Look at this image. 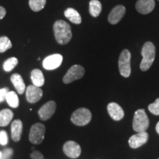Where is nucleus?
Returning a JSON list of instances; mask_svg holds the SVG:
<instances>
[{"label": "nucleus", "instance_id": "20e7f679", "mask_svg": "<svg viewBox=\"0 0 159 159\" xmlns=\"http://www.w3.org/2000/svg\"><path fill=\"white\" fill-rule=\"evenodd\" d=\"M91 117L92 115L88 108H80L73 113L71 116V121L77 126H85L91 122Z\"/></svg>", "mask_w": 159, "mask_h": 159}, {"label": "nucleus", "instance_id": "423d86ee", "mask_svg": "<svg viewBox=\"0 0 159 159\" xmlns=\"http://www.w3.org/2000/svg\"><path fill=\"white\" fill-rule=\"evenodd\" d=\"M46 127L41 123H35L31 127L29 134V139L31 143L39 144L43 142L44 139Z\"/></svg>", "mask_w": 159, "mask_h": 159}, {"label": "nucleus", "instance_id": "72a5a7b5", "mask_svg": "<svg viewBox=\"0 0 159 159\" xmlns=\"http://www.w3.org/2000/svg\"><path fill=\"white\" fill-rule=\"evenodd\" d=\"M158 159H159V158H158Z\"/></svg>", "mask_w": 159, "mask_h": 159}, {"label": "nucleus", "instance_id": "bb28decb", "mask_svg": "<svg viewBox=\"0 0 159 159\" xmlns=\"http://www.w3.org/2000/svg\"><path fill=\"white\" fill-rule=\"evenodd\" d=\"M13 149L6 148L2 152V157L0 159H11L12 156H13Z\"/></svg>", "mask_w": 159, "mask_h": 159}, {"label": "nucleus", "instance_id": "9b49d317", "mask_svg": "<svg viewBox=\"0 0 159 159\" xmlns=\"http://www.w3.org/2000/svg\"><path fill=\"white\" fill-rule=\"evenodd\" d=\"M149 135L146 131L144 132L137 133L136 134L133 135L129 139V145L131 148L136 149L140 148L141 146L146 144L148 141Z\"/></svg>", "mask_w": 159, "mask_h": 159}, {"label": "nucleus", "instance_id": "5701e85b", "mask_svg": "<svg viewBox=\"0 0 159 159\" xmlns=\"http://www.w3.org/2000/svg\"><path fill=\"white\" fill-rule=\"evenodd\" d=\"M46 2L47 0H30L29 5L33 11L39 12L43 9Z\"/></svg>", "mask_w": 159, "mask_h": 159}, {"label": "nucleus", "instance_id": "7ed1b4c3", "mask_svg": "<svg viewBox=\"0 0 159 159\" xmlns=\"http://www.w3.org/2000/svg\"><path fill=\"white\" fill-rule=\"evenodd\" d=\"M149 124V119L148 115L144 109H139L134 114L133 119V128L137 133L144 132L148 130Z\"/></svg>", "mask_w": 159, "mask_h": 159}, {"label": "nucleus", "instance_id": "4468645a", "mask_svg": "<svg viewBox=\"0 0 159 159\" xmlns=\"http://www.w3.org/2000/svg\"><path fill=\"white\" fill-rule=\"evenodd\" d=\"M108 112L110 116L115 121H119L124 118L125 112L119 104L116 102H111L108 105Z\"/></svg>", "mask_w": 159, "mask_h": 159}, {"label": "nucleus", "instance_id": "412c9836", "mask_svg": "<svg viewBox=\"0 0 159 159\" xmlns=\"http://www.w3.org/2000/svg\"><path fill=\"white\" fill-rule=\"evenodd\" d=\"M102 11V4L98 0H91L89 2V13L93 17H97Z\"/></svg>", "mask_w": 159, "mask_h": 159}, {"label": "nucleus", "instance_id": "2eb2a0df", "mask_svg": "<svg viewBox=\"0 0 159 159\" xmlns=\"http://www.w3.org/2000/svg\"><path fill=\"white\" fill-rule=\"evenodd\" d=\"M154 0H138L136 4V8L142 14H148L155 8Z\"/></svg>", "mask_w": 159, "mask_h": 159}, {"label": "nucleus", "instance_id": "f03ea898", "mask_svg": "<svg viewBox=\"0 0 159 159\" xmlns=\"http://www.w3.org/2000/svg\"><path fill=\"white\" fill-rule=\"evenodd\" d=\"M142 55L143 59L141 62L140 69L143 71H148L153 63L156 57V47L153 43L150 41L145 43L142 49Z\"/></svg>", "mask_w": 159, "mask_h": 159}, {"label": "nucleus", "instance_id": "6ab92c4d", "mask_svg": "<svg viewBox=\"0 0 159 159\" xmlns=\"http://www.w3.org/2000/svg\"><path fill=\"white\" fill-rule=\"evenodd\" d=\"M31 80L33 85L37 87H41L44 84V76L40 69H35L31 71Z\"/></svg>", "mask_w": 159, "mask_h": 159}, {"label": "nucleus", "instance_id": "1a4fd4ad", "mask_svg": "<svg viewBox=\"0 0 159 159\" xmlns=\"http://www.w3.org/2000/svg\"><path fill=\"white\" fill-rule=\"evenodd\" d=\"M63 150L67 156L71 158H77L81 154L80 146L74 141H68L63 144Z\"/></svg>", "mask_w": 159, "mask_h": 159}, {"label": "nucleus", "instance_id": "39448f33", "mask_svg": "<svg viewBox=\"0 0 159 159\" xmlns=\"http://www.w3.org/2000/svg\"><path fill=\"white\" fill-rule=\"evenodd\" d=\"M131 54L128 49H124L121 52L119 58V69L121 75L124 77H130L131 74L130 67Z\"/></svg>", "mask_w": 159, "mask_h": 159}, {"label": "nucleus", "instance_id": "7c9ffc66", "mask_svg": "<svg viewBox=\"0 0 159 159\" xmlns=\"http://www.w3.org/2000/svg\"><path fill=\"white\" fill-rule=\"evenodd\" d=\"M6 15V10L5 7L0 6V20L2 19Z\"/></svg>", "mask_w": 159, "mask_h": 159}, {"label": "nucleus", "instance_id": "f257e3e1", "mask_svg": "<svg viewBox=\"0 0 159 159\" xmlns=\"http://www.w3.org/2000/svg\"><path fill=\"white\" fill-rule=\"evenodd\" d=\"M55 40L59 44L65 45L71 41L72 37L71 26L66 21L57 20L53 25Z\"/></svg>", "mask_w": 159, "mask_h": 159}, {"label": "nucleus", "instance_id": "ddd939ff", "mask_svg": "<svg viewBox=\"0 0 159 159\" xmlns=\"http://www.w3.org/2000/svg\"><path fill=\"white\" fill-rule=\"evenodd\" d=\"M126 9L123 5H117L108 15V21L111 25H116L120 21L125 14Z\"/></svg>", "mask_w": 159, "mask_h": 159}, {"label": "nucleus", "instance_id": "473e14b6", "mask_svg": "<svg viewBox=\"0 0 159 159\" xmlns=\"http://www.w3.org/2000/svg\"><path fill=\"white\" fill-rule=\"evenodd\" d=\"M1 157H2V152L0 151V158H1Z\"/></svg>", "mask_w": 159, "mask_h": 159}, {"label": "nucleus", "instance_id": "aec40b11", "mask_svg": "<svg viewBox=\"0 0 159 159\" xmlns=\"http://www.w3.org/2000/svg\"><path fill=\"white\" fill-rule=\"evenodd\" d=\"M13 118V111L10 109H3L0 111V126H7Z\"/></svg>", "mask_w": 159, "mask_h": 159}, {"label": "nucleus", "instance_id": "9d476101", "mask_svg": "<svg viewBox=\"0 0 159 159\" xmlns=\"http://www.w3.org/2000/svg\"><path fill=\"white\" fill-rule=\"evenodd\" d=\"M63 62V56L60 54L51 55L43 61V68L47 70H54L58 68Z\"/></svg>", "mask_w": 159, "mask_h": 159}, {"label": "nucleus", "instance_id": "b1692460", "mask_svg": "<svg viewBox=\"0 0 159 159\" xmlns=\"http://www.w3.org/2000/svg\"><path fill=\"white\" fill-rule=\"evenodd\" d=\"M18 63H19V61H18L16 57H10V58L6 60L3 63L4 70L5 71H7V72H9V71H12L16 66Z\"/></svg>", "mask_w": 159, "mask_h": 159}, {"label": "nucleus", "instance_id": "dca6fc26", "mask_svg": "<svg viewBox=\"0 0 159 159\" xmlns=\"http://www.w3.org/2000/svg\"><path fill=\"white\" fill-rule=\"evenodd\" d=\"M11 137L14 142L21 140L23 131V123L20 119H16L11 124Z\"/></svg>", "mask_w": 159, "mask_h": 159}, {"label": "nucleus", "instance_id": "4be33fe9", "mask_svg": "<svg viewBox=\"0 0 159 159\" xmlns=\"http://www.w3.org/2000/svg\"><path fill=\"white\" fill-rule=\"evenodd\" d=\"M6 101H7V104L13 108H16L19 107V97L15 91H8L7 95H6Z\"/></svg>", "mask_w": 159, "mask_h": 159}, {"label": "nucleus", "instance_id": "a878e982", "mask_svg": "<svg viewBox=\"0 0 159 159\" xmlns=\"http://www.w3.org/2000/svg\"><path fill=\"white\" fill-rule=\"evenodd\" d=\"M148 109L154 115H157V116L159 115V98L156 99L155 102L149 105Z\"/></svg>", "mask_w": 159, "mask_h": 159}, {"label": "nucleus", "instance_id": "f8f14e48", "mask_svg": "<svg viewBox=\"0 0 159 159\" xmlns=\"http://www.w3.org/2000/svg\"><path fill=\"white\" fill-rule=\"evenodd\" d=\"M43 96V91L40 87L30 85L26 89V97L30 103L37 102Z\"/></svg>", "mask_w": 159, "mask_h": 159}, {"label": "nucleus", "instance_id": "2f4dec72", "mask_svg": "<svg viewBox=\"0 0 159 159\" xmlns=\"http://www.w3.org/2000/svg\"><path fill=\"white\" fill-rule=\"evenodd\" d=\"M156 132L159 134V122L157 123L156 127Z\"/></svg>", "mask_w": 159, "mask_h": 159}, {"label": "nucleus", "instance_id": "6e6552de", "mask_svg": "<svg viewBox=\"0 0 159 159\" xmlns=\"http://www.w3.org/2000/svg\"><path fill=\"white\" fill-rule=\"evenodd\" d=\"M56 102L51 100L45 103L39 110V115L40 119L43 121H47L50 119L56 110Z\"/></svg>", "mask_w": 159, "mask_h": 159}, {"label": "nucleus", "instance_id": "f3484780", "mask_svg": "<svg viewBox=\"0 0 159 159\" xmlns=\"http://www.w3.org/2000/svg\"><path fill=\"white\" fill-rule=\"evenodd\" d=\"M11 83H13V86L15 87L16 90L17 91V92L19 94H22L25 91L26 87H25V83L24 82L23 78L21 77V75L17 73L13 74L11 77Z\"/></svg>", "mask_w": 159, "mask_h": 159}, {"label": "nucleus", "instance_id": "cd10ccee", "mask_svg": "<svg viewBox=\"0 0 159 159\" xmlns=\"http://www.w3.org/2000/svg\"><path fill=\"white\" fill-rule=\"evenodd\" d=\"M8 138H7V134L5 130L0 131V144L5 146L7 144Z\"/></svg>", "mask_w": 159, "mask_h": 159}, {"label": "nucleus", "instance_id": "c756f323", "mask_svg": "<svg viewBox=\"0 0 159 159\" xmlns=\"http://www.w3.org/2000/svg\"><path fill=\"white\" fill-rule=\"evenodd\" d=\"M30 157L32 159H44L43 154L40 151L35 150L30 154Z\"/></svg>", "mask_w": 159, "mask_h": 159}, {"label": "nucleus", "instance_id": "a211bd4d", "mask_svg": "<svg viewBox=\"0 0 159 159\" xmlns=\"http://www.w3.org/2000/svg\"><path fill=\"white\" fill-rule=\"evenodd\" d=\"M64 15L66 18H67L71 23L75 24V25H80L82 21V19H81L80 13L76 10L71 8V7L66 10L64 11Z\"/></svg>", "mask_w": 159, "mask_h": 159}, {"label": "nucleus", "instance_id": "393cba45", "mask_svg": "<svg viewBox=\"0 0 159 159\" xmlns=\"http://www.w3.org/2000/svg\"><path fill=\"white\" fill-rule=\"evenodd\" d=\"M12 43L7 36L0 37V52L3 53L11 49Z\"/></svg>", "mask_w": 159, "mask_h": 159}, {"label": "nucleus", "instance_id": "0eeeda50", "mask_svg": "<svg viewBox=\"0 0 159 159\" xmlns=\"http://www.w3.org/2000/svg\"><path fill=\"white\" fill-rule=\"evenodd\" d=\"M85 74V69L80 65H74L69 69L63 78L66 84L72 83L73 81L82 78Z\"/></svg>", "mask_w": 159, "mask_h": 159}, {"label": "nucleus", "instance_id": "c85d7f7f", "mask_svg": "<svg viewBox=\"0 0 159 159\" xmlns=\"http://www.w3.org/2000/svg\"><path fill=\"white\" fill-rule=\"evenodd\" d=\"M8 88L0 89V102H2L6 99V95L8 93Z\"/></svg>", "mask_w": 159, "mask_h": 159}]
</instances>
